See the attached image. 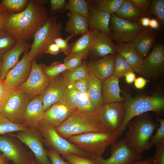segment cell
Wrapping results in <instances>:
<instances>
[{
	"label": "cell",
	"mask_w": 164,
	"mask_h": 164,
	"mask_svg": "<svg viewBox=\"0 0 164 164\" xmlns=\"http://www.w3.org/2000/svg\"><path fill=\"white\" fill-rule=\"evenodd\" d=\"M50 17L46 8L40 2L29 0L23 11L10 13L4 29L19 39L26 41L33 38Z\"/></svg>",
	"instance_id": "cell-1"
},
{
	"label": "cell",
	"mask_w": 164,
	"mask_h": 164,
	"mask_svg": "<svg viewBox=\"0 0 164 164\" xmlns=\"http://www.w3.org/2000/svg\"><path fill=\"white\" fill-rule=\"evenodd\" d=\"M135 118L128 124V130L125 139L129 146L141 154L152 147L151 137L159 124L156 123L148 112Z\"/></svg>",
	"instance_id": "cell-2"
},
{
	"label": "cell",
	"mask_w": 164,
	"mask_h": 164,
	"mask_svg": "<svg viewBox=\"0 0 164 164\" xmlns=\"http://www.w3.org/2000/svg\"><path fill=\"white\" fill-rule=\"evenodd\" d=\"M124 97L125 114L121 127L116 134L118 138L122 135L128 123L133 118L149 111L156 112L158 116L164 112V97L160 93H156L152 96L135 97L125 95Z\"/></svg>",
	"instance_id": "cell-3"
},
{
	"label": "cell",
	"mask_w": 164,
	"mask_h": 164,
	"mask_svg": "<svg viewBox=\"0 0 164 164\" xmlns=\"http://www.w3.org/2000/svg\"><path fill=\"white\" fill-rule=\"evenodd\" d=\"M56 130L60 136L65 139L88 132H109L95 113L78 111H73L63 122L56 128Z\"/></svg>",
	"instance_id": "cell-4"
},
{
	"label": "cell",
	"mask_w": 164,
	"mask_h": 164,
	"mask_svg": "<svg viewBox=\"0 0 164 164\" xmlns=\"http://www.w3.org/2000/svg\"><path fill=\"white\" fill-rule=\"evenodd\" d=\"M118 138L110 132H90L73 136L68 141L95 159L102 157L106 149Z\"/></svg>",
	"instance_id": "cell-5"
},
{
	"label": "cell",
	"mask_w": 164,
	"mask_h": 164,
	"mask_svg": "<svg viewBox=\"0 0 164 164\" xmlns=\"http://www.w3.org/2000/svg\"><path fill=\"white\" fill-rule=\"evenodd\" d=\"M44 138V142L50 149H53L62 155L72 153L85 157L93 159L90 155L60 136L56 128L43 119L35 129Z\"/></svg>",
	"instance_id": "cell-6"
},
{
	"label": "cell",
	"mask_w": 164,
	"mask_h": 164,
	"mask_svg": "<svg viewBox=\"0 0 164 164\" xmlns=\"http://www.w3.org/2000/svg\"><path fill=\"white\" fill-rule=\"evenodd\" d=\"M62 23L56 16H50L46 22L36 32L30 50L28 52L30 58L33 60L38 56L45 53L48 46L54 42L56 38L61 36Z\"/></svg>",
	"instance_id": "cell-7"
},
{
	"label": "cell",
	"mask_w": 164,
	"mask_h": 164,
	"mask_svg": "<svg viewBox=\"0 0 164 164\" xmlns=\"http://www.w3.org/2000/svg\"><path fill=\"white\" fill-rule=\"evenodd\" d=\"M125 112L124 102H114L103 103L95 113L108 131L116 135L123 123Z\"/></svg>",
	"instance_id": "cell-8"
},
{
	"label": "cell",
	"mask_w": 164,
	"mask_h": 164,
	"mask_svg": "<svg viewBox=\"0 0 164 164\" xmlns=\"http://www.w3.org/2000/svg\"><path fill=\"white\" fill-rule=\"evenodd\" d=\"M30 100L28 96L20 90H13L4 101L0 114L13 123L22 124L23 116Z\"/></svg>",
	"instance_id": "cell-9"
},
{
	"label": "cell",
	"mask_w": 164,
	"mask_h": 164,
	"mask_svg": "<svg viewBox=\"0 0 164 164\" xmlns=\"http://www.w3.org/2000/svg\"><path fill=\"white\" fill-rule=\"evenodd\" d=\"M45 65L38 64L35 58L32 61L30 74L19 89L26 94L30 100L42 94L49 85L51 78L46 76L43 69Z\"/></svg>",
	"instance_id": "cell-10"
},
{
	"label": "cell",
	"mask_w": 164,
	"mask_h": 164,
	"mask_svg": "<svg viewBox=\"0 0 164 164\" xmlns=\"http://www.w3.org/2000/svg\"><path fill=\"white\" fill-rule=\"evenodd\" d=\"M110 36L117 43L132 42L144 27L140 22H132L119 18L115 13L110 14Z\"/></svg>",
	"instance_id": "cell-11"
},
{
	"label": "cell",
	"mask_w": 164,
	"mask_h": 164,
	"mask_svg": "<svg viewBox=\"0 0 164 164\" xmlns=\"http://www.w3.org/2000/svg\"><path fill=\"white\" fill-rule=\"evenodd\" d=\"M142 159L141 155L132 149L125 138L120 139L111 145V156L107 159L103 157L94 159V164H131Z\"/></svg>",
	"instance_id": "cell-12"
},
{
	"label": "cell",
	"mask_w": 164,
	"mask_h": 164,
	"mask_svg": "<svg viewBox=\"0 0 164 164\" xmlns=\"http://www.w3.org/2000/svg\"><path fill=\"white\" fill-rule=\"evenodd\" d=\"M12 135L18 138L32 150L35 157L37 164H52L48 158L46 150L43 145V139L35 129L20 132Z\"/></svg>",
	"instance_id": "cell-13"
},
{
	"label": "cell",
	"mask_w": 164,
	"mask_h": 164,
	"mask_svg": "<svg viewBox=\"0 0 164 164\" xmlns=\"http://www.w3.org/2000/svg\"><path fill=\"white\" fill-rule=\"evenodd\" d=\"M32 60L28 51L25 52L21 60L7 73L4 80L5 85L12 90L18 89L28 78L31 71Z\"/></svg>",
	"instance_id": "cell-14"
},
{
	"label": "cell",
	"mask_w": 164,
	"mask_h": 164,
	"mask_svg": "<svg viewBox=\"0 0 164 164\" xmlns=\"http://www.w3.org/2000/svg\"><path fill=\"white\" fill-rule=\"evenodd\" d=\"M144 76L152 79L161 77L164 71V46L162 43L154 44L151 52L143 59Z\"/></svg>",
	"instance_id": "cell-15"
},
{
	"label": "cell",
	"mask_w": 164,
	"mask_h": 164,
	"mask_svg": "<svg viewBox=\"0 0 164 164\" xmlns=\"http://www.w3.org/2000/svg\"><path fill=\"white\" fill-rule=\"evenodd\" d=\"M62 74L51 78L49 85L41 94L44 112L52 105L60 101L69 84Z\"/></svg>",
	"instance_id": "cell-16"
},
{
	"label": "cell",
	"mask_w": 164,
	"mask_h": 164,
	"mask_svg": "<svg viewBox=\"0 0 164 164\" xmlns=\"http://www.w3.org/2000/svg\"><path fill=\"white\" fill-rule=\"evenodd\" d=\"M44 112L42 95L40 94L28 103L22 117V124L30 129H36L43 119Z\"/></svg>",
	"instance_id": "cell-17"
},
{
	"label": "cell",
	"mask_w": 164,
	"mask_h": 164,
	"mask_svg": "<svg viewBox=\"0 0 164 164\" xmlns=\"http://www.w3.org/2000/svg\"><path fill=\"white\" fill-rule=\"evenodd\" d=\"M31 45L26 41L19 39L11 49L2 55L1 78L4 80L8 72L19 62L21 54L30 49Z\"/></svg>",
	"instance_id": "cell-18"
},
{
	"label": "cell",
	"mask_w": 164,
	"mask_h": 164,
	"mask_svg": "<svg viewBox=\"0 0 164 164\" xmlns=\"http://www.w3.org/2000/svg\"><path fill=\"white\" fill-rule=\"evenodd\" d=\"M116 46L117 54L125 59L134 72L144 76L143 59L138 53L132 42L118 43Z\"/></svg>",
	"instance_id": "cell-19"
},
{
	"label": "cell",
	"mask_w": 164,
	"mask_h": 164,
	"mask_svg": "<svg viewBox=\"0 0 164 164\" xmlns=\"http://www.w3.org/2000/svg\"><path fill=\"white\" fill-rule=\"evenodd\" d=\"M0 152L14 164H30L33 160L21 151L13 141L0 135Z\"/></svg>",
	"instance_id": "cell-20"
},
{
	"label": "cell",
	"mask_w": 164,
	"mask_h": 164,
	"mask_svg": "<svg viewBox=\"0 0 164 164\" xmlns=\"http://www.w3.org/2000/svg\"><path fill=\"white\" fill-rule=\"evenodd\" d=\"M156 30L144 28L132 42L141 57L145 58L149 54L154 44L157 36Z\"/></svg>",
	"instance_id": "cell-21"
},
{
	"label": "cell",
	"mask_w": 164,
	"mask_h": 164,
	"mask_svg": "<svg viewBox=\"0 0 164 164\" xmlns=\"http://www.w3.org/2000/svg\"><path fill=\"white\" fill-rule=\"evenodd\" d=\"M87 63L88 70L98 79L103 80L113 73L115 55H110Z\"/></svg>",
	"instance_id": "cell-22"
},
{
	"label": "cell",
	"mask_w": 164,
	"mask_h": 164,
	"mask_svg": "<svg viewBox=\"0 0 164 164\" xmlns=\"http://www.w3.org/2000/svg\"><path fill=\"white\" fill-rule=\"evenodd\" d=\"M119 78L111 75L102 80L101 94L103 103L124 102V97L120 95Z\"/></svg>",
	"instance_id": "cell-23"
},
{
	"label": "cell",
	"mask_w": 164,
	"mask_h": 164,
	"mask_svg": "<svg viewBox=\"0 0 164 164\" xmlns=\"http://www.w3.org/2000/svg\"><path fill=\"white\" fill-rule=\"evenodd\" d=\"M117 54L116 45L110 36L101 31L97 40L90 50L88 55L98 58L110 55Z\"/></svg>",
	"instance_id": "cell-24"
},
{
	"label": "cell",
	"mask_w": 164,
	"mask_h": 164,
	"mask_svg": "<svg viewBox=\"0 0 164 164\" xmlns=\"http://www.w3.org/2000/svg\"><path fill=\"white\" fill-rule=\"evenodd\" d=\"M73 112L59 101L52 105L44 112L43 119L56 128L63 122Z\"/></svg>",
	"instance_id": "cell-25"
},
{
	"label": "cell",
	"mask_w": 164,
	"mask_h": 164,
	"mask_svg": "<svg viewBox=\"0 0 164 164\" xmlns=\"http://www.w3.org/2000/svg\"><path fill=\"white\" fill-rule=\"evenodd\" d=\"M100 32L97 29L89 28L79 39L70 45L67 55L89 52L98 39Z\"/></svg>",
	"instance_id": "cell-26"
},
{
	"label": "cell",
	"mask_w": 164,
	"mask_h": 164,
	"mask_svg": "<svg viewBox=\"0 0 164 164\" xmlns=\"http://www.w3.org/2000/svg\"><path fill=\"white\" fill-rule=\"evenodd\" d=\"M89 8L90 14L88 18L89 28L104 32L110 36L111 34L109 29L110 14L99 10L92 4H89Z\"/></svg>",
	"instance_id": "cell-27"
},
{
	"label": "cell",
	"mask_w": 164,
	"mask_h": 164,
	"mask_svg": "<svg viewBox=\"0 0 164 164\" xmlns=\"http://www.w3.org/2000/svg\"><path fill=\"white\" fill-rule=\"evenodd\" d=\"M67 16L69 20L66 22L65 30L70 35L74 36L82 35L88 30V19L86 17L70 12L67 13Z\"/></svg>",
	"instance_id": "cell-28"
},
{
	"label": "cell",
	"mask_w": 164,
	"mask_h": 164,
	"mask_svg": "<svg viewBox=\"0 0 164 164\" xmlns=\"http://www.w3.org/2000/svg\"><path fill=\"white\" fill-rule=\"evenodd\" d=\"M115 14L117 17L132 22H140L142 18L148 15L131 0H125Z\"/></svg>",
	"instance_id": "cell-29"
},
{
	"label": "cell",
	"mask_w": 164,
	"mask_h": 164,
	"mask_svg": "<svg viewBox=\"0 0 164 164\" xmlns=\"http://www.w3.org/2000/svg\"><path fill=\"white\" fill-rule=\"evenodd\" d=\"M87 77L89 86L87 94L97 109L103 103L101 94L102 80L97 78L89 71Z\"/></svg>",
	"instance_id": "cell-30"
},
{
	"label": "cell",
	"mask_w": 164,
	"mask_h": 164,
	"mask_svg": "<svg viewBox=\"0 0 164 164\" xmlns=\"http://www.w3.org/2000/svg\"><path fill=\"white\" fill-rule=\"evenodd\" d=\"M82 93L78 91L73 83L70 84L65 90L60 102L73 111H76L77 104Z\"/></svg>",
	"instance_id": "cell-31"
},
{
	"label": "cell",
	"mask_w": 164,
	"mask_h": 164,
	"mask_svg": "<svg viewBox=\"0 0 164 164\" xmlns=\"http://www.w3.org/2000/svg\"><path fill=\"white\" fill-rule=\"evenodd\" d=\"M87 62L85 60L79 67L71 71L67 70L62 73L69 84L74 83L79 80L86 77L89 72Z\"/></svg>",
	"instance_id": "cell-32"
},
{
	"label": "cell",
	"mask_w": 164,
	"mask_h": 164,
	"mask_svg": "<svg viewBox=\"0 0 164 164\" xmlns=\"http://www.w3.org/2000/svg\"><path fill=\"white\" fill-rule=\"evenodd\" d=\"M65 9L70 12L82 15L88 19L90 16L88 2L85 0H69L66 3Z\"/></svg>",
	"instance_id": "cell-33"
},
{
	"label": "cell",
	"mask_w": 164,
	"mask_h": 164,
	"mask_svg": "<svg viewBox=\"0 0 164 164\" xmlns=\"http://www.w3.org/2000/svg\"><path fill=\"white\" fill-rule=\"evenodd\" d=\"M30 129L23 124L13 122L0 114V135L14 132L27 131Z\"/></svg>",
	"instance_id": "cell-34"
},
{
	"label": "cell",
	"mask_w": 164,
	"mask_h": 164,
	"mask_svg": "<svg viewBox=\"0 0 164 164\" xmlns=\"http://www.w3.org/2000/svg\"><path fill=\"white\" fill-rule=\"evenodd\" d=\"M125 0H97L92 1V4L99 10L110 14L115 13Z\"/></svg>",
	"instance_id": "cell-35"
},
{
	"label": "cell",
	"mask_w": 164,
	"mask_h": 164,
	"mask_svg": "<svg viewBox=\"0 0 164 164\" xmlns=\"http://www.w3.org/2000/svg\"><path fill=\"white\" fill-rule=\"evenodd\" d=\"M19 39L14 35L2 29L0 32V54L3 55L11 49Z\"/></svg>",
	"instance_id": "cell-36"
},
{
	"label": "cell",
	"mask_w": 164,
	"mask_h": 164,
	"mask_svg": "<svg viewBox=\"0 0 164 164\" xmlns=\"http://www.w3.org/2000/svg\"><path fill=\"white\" fill-rule=\"evenodd\" d=\"M130 72H134L122 56L118 54H116L112 75L119 78H121L125 77L127 73Z\"/></svg>",
	"instance_id": "cell-37"
},
{
	"label": "cell",
	"mask_w": 164,
	"mask_h": 164,
	"mask_svg": "<svg viewBox=\"0 0 164 164\" xmlns=\"http://www.w3.org/2000/svg\"><path fill=\"white\" fill-rule=\"evenodd\" d=\"M88 53V52H86L67 55L63 62L67 67V70L71 71L79 67L85 60Z\"/></svg>",
	"instance_id": "cell-38"
},
{
	"label": "cell",
	"mask_w": 164,
	"mask_h": 164,
	"mask_svg": "<svg viewBox=\"0 0 164 164\" xmlns=\"http://www.w3.org/2000/svg\"><path fill=\"white\" fill-rule=\"evenodd\" d=\"M149 12L155 15L162 26L164 24V0H151Z\"/></svg>",
	"instance_id": "cell-39"
},
{
	"label": "cell",
	"mask_w": 164,
	"mask_h": 164,
	"mask_svg": "<svg viewBox=\"0 0 164 164\" xmlns=\"http://www.w3.org/2000/svg\"><path fill=\"white\" fill-rule=\"evenodd\" d=\"M29 0H2L1 5L11 13H18L23 11L26 7Z\"/></svg>",
	"instance_id": "cell-40"
},
{
	"label": "cell",
	"mask_w": 164,
	"mask_h": 164,
	"mask_svg": "<svg viewBox=\"0 0 164 164\" xmlns=\"http://www.w3.org/2000/svg\"><path fill=\"white\" fill-rule=\"evenodd\" d=\"M68 68L63 62L56 61L50 65L45 66L43 68V73L47 76L52 78L67 70Z\"/></svg>",
	"instance_id": "cell-41"
},
{
	"label": "cell",
	"mask_w": 164,
	"mask_h": 164,
	"mask_svg": "<svg viewBox=\"0 0 164 164\" xmlns=\"http://www.w3.org/2000/svg\"><path fill=\"white\" fill-rule=\"evenodd\" d=\"M97 109L90 99L87 93H82L77 107L76 111L95 113Z\"/></svg>",
	"instance_id": "cell-42"
},
{
	"label": "cell",
	"mask_w": 164,
	"mask_h": 164,
	"mask_svg": "<svg viewBox=\"0 0 164 164\" xmlns=\"http://www.w3.org/2000/svg\"><path fill=\"white\" fill-rule=\"evenodd\" d=\"M156 120L159 125L155 134L151 137L150 142L152 147L157 144H164V119L158 117Z\"/></svg>",
	"instance_id": "cell-43"
},
{
	"label": "cell",
	"mask_w": 164,
	"mask_h": 164,
	"mask_svg": "<svg viewBox=\"0 0 164 164\" xmlns=\"http://www.w3.org/2000/svg\"><path fill=\"white\" fill-rule=\"evenodd\" d=\"M62 158L70 164H94V159L84 157L74 154H67L62 155Z\"/></svg>",
	"instance_id": "cell-44"
},
{
	"label": "cell",
	"mask_w": 164,
	"mask_h": 164,
	"mask_svg": "<svg viewBox=\"0 0 164 164\" xmlns=\"http://www.w3.org/2000/svg\"><path fill=\"white\" fill-rule=\"evenodd\" d=\"M155 154L152 157L153 164H164V144H157Z\"/></svg>",
	"instance_id": "cell-45"
},
{
	"label": "cell",
	"mask_w": 164,
	"mask_h": 164,
	"mask_svg": "<svg viewBox=\"0 0 164 164\" xmlns=\"http://www.w3.org/2000/svg\"><path fill=\"white\" fill-rule=\"evenodd\" d=\"M73 37L70 35L65 39H64L60 36L54 39V42L60 48V52H63L67 55L68 54L70 45L68 42Z\"/></svg>",
	"instance_id": "cell-46"
},
{
	"label": "cell",
	"mask_w": 164,
	"mask_h": 164,
	"mask_svg": "<svg viewBox=\"0 0 164 164\" xmlns=\"http://www.w3.org/2000/svg\"><path fill=\"white\" fill-rule=\"evenodd\" d=\"M12 91L5 85L4 80L0 77V114L4 101Z\"/></svg>",
	"instance_id": "cell-47"
},
{
	"label": "cell",
	"mask_w": 164,
	"mask_h": 164,
	"mask_svg": "<svg viewBox=\"0 0 164 164\" xmlns=\"http://www.w3.org/2000/svg\"><path fill=\"white\" fill-rule=\"evenodd\" d=\"M46 152L52 164H70L68 162L63 159L60 156V155L54 150L50 149L46 150Z\"/></svg>",
	"instance_id": "cell-48"
},
{
	"label": "cell",
	"mask_w": 164,
	"mask_h": 164,
	"mask_svg": "<svg viewBox=\"0 0 164 164\" xmlns=\"http://www.w3.org/2000/svg\"><path fill=\"white\" fill-rule=\"evenodd\" d=\"M73 84L76 89L80 93H87L89 86L87 75L86 77L75 82Z\"/></svg>",
	"instance_id": "cell-49"
},
{
	"label": "cell",
	"mask_w": 164,
	"mask_h": 164,
	"mask_svg": "<svg viewBox=\"0 0 164 164\" xmlns=\"http://www.w3.org/2000/svg\"><path fill=\"white\" fill-rule=\"evenodd\" d=\"M66 2L65 0H51L50 1V10L52 12H56L65 10Z\"/></svg>",
	"instance_id": "cell-50"
},
{
	"label": "cell",
	"mask_w": 164,
	"mask_h": 164,
	"mask_svg": "<svg viewBox=\"0 0 164 164\" xmlns=\"http://www.w3.org/2000/svg\"><path fill=\"white\" fill-rule=\"evenodd\" d=\"M138 7L149 14V8L151 0H131Z\"/></svg>",
	"instance_id": "cell-51"
},
{
	"label": "cell",
	"mask_w": 164,
	"mask_h": 164,
	"mask_svg": "<svg viewBox=\"0 0 164 164\" xmlns=\"http://www.w3.org/2000/svg\"><path fill=\"white\" fill-rule=\"evenodd\" d=\"M60 52V48L54 42H53L48 46L45 53L53 55H56Z\"/></svg>",
	"instance_id": "cell-52"
},
{
	"label": "cell",
	"mask_w": 164,
	"mask_h": 164,
	"mask_svg": "<svg viewBox=\"0 0 164 164\" xmlns=\"http://www.w3.org/2000/svg\"><path fill=\"white\" fill-rule=\"evenodd\" d=\"M148 81L144 77H140L136 78L134 81V86L137 89H142L145 87Z\"/></svg>",
	"instance_id": "cell-53"
},
{
	"label": "cell",
	"mask_w": 164,
	"mask_h": 164,
	"mask_svg": "<svg viewBox=\"0 0 164 164\" xmlns=\"http://www.w3.org/2000/svg\"><path fill=\"white\" fill-rule=\"evenodd\" d=\"M11 13L7 11H0V32L4 29L8 17Z\"/></svg>",
	"instance_id": "cell-54"
},
{
	"label": "cell",
	"mask_w": 164,
	"mask_h": 164,
	"mask_svg": "<svg viewBox=\"0 0 164 164\" xmlns=\"http://www.w3.org/2000/svg\"><path fill=\"white\" fill-rule=\"evenodd\" d=\"M125 77V81L128 84H130L134 82L136 78L135 74L133 72L127 73Z\"/></svg>",
	"instance_id": "cell-55"
},
{
	"label": "cell",
	"mask_w": 164,
	"mask_h": 164,
	"mask_svg": "<svg viewBox=\"0 0 164 164\" xmlns=\"http://www.w3.org/2000/svg\"><path fill=\"white\" fill-rule=\"evenodd\" d=\"M160 25L158 20L152 18L150 19L149 27L150 28L155 30L159 29Z\"/></svg>",
	"instance_id": "cell-56"
},
{
	"label": "cell",
	"mask_w": 164,
	"mask_h": 164,
	"mask_svg": "<svg viewBox=\"0 0 164 164\" xmlns=\"http://www.w3.org/2000/svg\"><path fill=\"white\" fill-rule=\"evenodd\" d=\"M150 19L146 16L142 18L140 20V23L141 25L144 28H148L149 27Z\"/></svg>",
	"instance_id": "cell-57"
},
{
	"label": "cell",
	"mask_w": 164,
	"mask_h": 164,
	"mask_svg": "<svg viewBox=\"0 0 164 164\" xmlns=\"http://www.w3.org/2000/svg\"><path fill=\"white\" fill-rule=\"evenodd\" d=\"M131 164H153V163L152 157H149L144 160L135 161Z\"/></svg>",
	"instance_id": "cell-58"
},
{
	"label": "cell",
	"mask_w": 164,
	"mask_h": 164,
	"mask_svg": "<svg viewBox=\"0 0 164 164\" xmlns=\"http://www.w3.org/2000/svg\"><path fill=\"white\" fill-rule=\"evenodd\" d=\"M8 161L3 154L0 155V164H8Z\"/></svg>",
	"instance_id": "cell-59"
},
{
	"label": "cell",
	"mask_w": 164,
	"mask_h": 164,
	"mask_svg": "<svg viewBox=\"0 0 164 164\" xmlns=\"http://www.w3.org/2000/svg\"><path fill=\"white\" fill-rule=\"evenodd\" d=\"M3 55L0 54V77L2 66V56Z\"/></svg>",
	"instance_id": "cell-60"
},
{
	"label": "cell",
	"mask_w": 164,
	"mask_h": 164,
	"mask_svg": "<svg viewBox=\"0 0 164 164\" xmlns=\"http://www.w3.org/2000/svg\"><path fill=\"white\" fill-rule=\"evenodd\" d=\"M7 11V10L0 4V11L4 12Z\"/></svg>",
	"instance_id": "cell-61"
},
{
	"label": "cell",
	"mask_w": 164,
	"mask_h": 164,
	"mask_svg": "<svg viewBox=\"0 0 164 164\" xmlns=\"http://www.w3.org/2000/svg\"><path fill=\"white\" fill-rule=\"evenodd\" d=\"M30 164H37L35 162L34 160H33L30 163Z\"/></svg>",
	"instance_id": "cell-62"
}]
</instances>
